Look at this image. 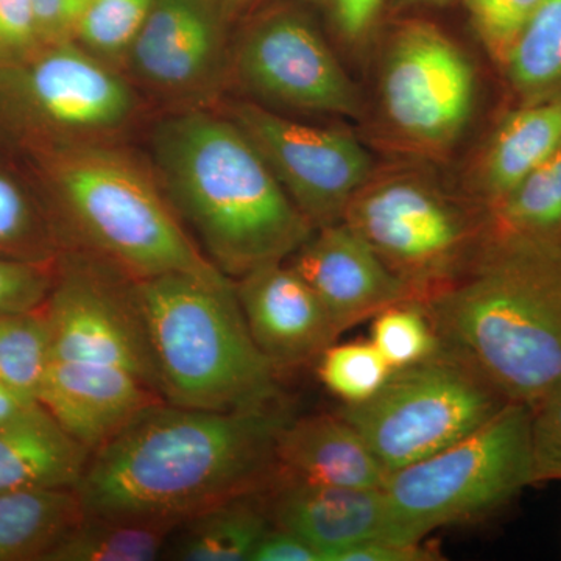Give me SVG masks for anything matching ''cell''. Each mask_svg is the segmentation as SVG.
I'll return each instance as SVG.
<instances>
[{
    "mask_svg": "<svg viewBox=\"0 0 561 561\" xmlns=\"http://www.w3.org/2000/svg\"><path fill=\"white\" fill-rule=\"evenodd\" d=\"M219 2L224 13L227 14L228 21L234 24V22L242 21L243 18L261 9L271 0H219Z\"/></svg>",
    "mask_w": 561,
    "mask_h": 561,
    "instance_id": "cell-41",
    "label": "cell"
},
{
    "mask_svg": "<svg viewBox=\"0 0 561 561\" xmlns=\"http://www.w3.org/2000/svg\"><path fill=\"white\" fill-rule=\"evenodd\" d=\"M284 402L214 412L162 401L91 453L76 491L88 515L180 526L278 476Z\"/></svg>",
    "mask_w": 561,
    "mask_h": 561,
    "instance_id": "cell-1",
    "label": "cell"
},
{
    "mask_svg": "<svg viewBox=\"0 0 561 561\" xmlns=\"http://www.w3.org/2000/svg\"><path fill=\"white\" fill-rule=\"evenodd\" d=\"M46 46L32 0H0V70L28 60Z\"/></svg>",
    "mask_w": 561,
    "mask_h": 561,
    "instance_id": "cell-36",
    "label": "cell"
},
{
    "mask_svg": "<svg viewBox=\"0 0 561 561\" xmlns=\"http://www.w3.org/2000/svg\"><path fill=\"white\" fill-rule=\"evenodd\" d=\"M531 483V408L512 402L448 448L389 472L382 490L391 538L419 542L440 527L482 518Z\"/></svg>",
    "mask_w": 561,
    "mask_h": 561,
    "instance_id": "cell-6",
    "label": "cell"
},
{
    "mask_svg": "<svg viewBox=\"0 0 561 561\" xmlns=\"http://www.w3.org/2000/svg\"><path fill=\"white\" fill-rule=\"evenodd\" d=\"M91 0H32L44 43L72 41L77 25Z\"/></svg>",
    "mask_w": 561,
    "mask_h": 561,
    "instance_id": "cell-37",
    "label": "cell"
},
{
    "mask_svg": "<svg viewBox=\"0 0 561 561\" xmlns=\"http://www.w3.org/2000/svg\"><path fill=\"white\" fill-rule=\"evenodd\" d=\"M522 103L561 102V0H545L502 62Z\"/></svg>",
    "mask_w": 561,
    "mask_h": 561,
    "instance_id": "cell-25",
    "label": "cell"
},
{
    "mask_svg": "<svg viewBox=\"0 0 561 561\" xmlns=\"http://www.w3.org/2000/svg\"><path fill=\"white\" fill-rule=\"evenodd\" d=\"M251 337L276 371L319 360L341 332L316 291L286 261L234 280Z\"/></svg>",
    "mask_w": 561,
    "mask_h": 561,
    "instance_id": "cell-16",
    "label": "cell"
},
{
    "mask_svg": "<svg viewBox=\"0 0 561 561\" xmlns=\"http://www.w3.org/2000/svg\"><path fill=\"white\" fill-rule=\"evenodd\" d=\"M3 101L44 151L124 142L144 111L130 79L73 41L0 70Z\"/></svg>",
    "mask_w": 561,
    "mask_h": 561,
    "instance_id": "cell-9",
    "label": "cell"
},
{
    "mask_svg": "<svg viewBox=\"0 0 561 561\" xmlns=\"http://www.w3.org/2000/svg\"><path fill=\"white\" fill-rule=\"evenodd\" d=\"M150 164L176 216L228 278L289 260L313 232L219 105L162 116L151 127Z\"/></svg>",
    "mask_w": 561,
    "mask_h": 561,
    "instance_id": "cell-2",
    "label": "cell"
},
{
    "mask_svg": "<svg viewBox=\"0 0 561 561\" xmlns=\"http://www.w3.org/2000/svg\"><path fill=\"white\" fill-rule=\"evenodd\" d=\"M90 456L36 402L0 426V493L76 489Z\"/></svg>",
    "mask_w": 561,
    "mask_h": 561,
    "instance_id": "cell-20",
    "label": "cell"
},
{
    "mask_svg": "<svg viewBox=\"0 0 561 561\" xmlns=\"http://www.w3.org/2000/svg\"><path fill=\"white\" fill-rule=\"evenodd\" d=\"M54 262L0 256V316L43 308L54 287Z\"/></svg>",
    "mask_w": 561,
    "mask_h": 561,
    "instance_id": "cell-33",
    "label": "cell"
},
{
    "mask_svg": "<svg viewBox=\"0 0 561 561\" xmlns=\"http://www.w3.org/2000/svg\"><path fill=\"white\" fill-rule=\"evenodd\" d=\"M151 5L153 0H91L72 41L94 57L122 70Z\"/></svg>",
    "mask_w": 561,
    "mask_h": 561,
    "instance_id": "cell-28",
    "label": "cell"
},
{
    "mask_svg": "<svg viewBox=\"0 0 561 561\" xmlns=\"http://www.w3.org/2000/svg\"><path fill=\"white\" fill-rule=\"evenodd\" d=\"M489 213L496 230L561 238V149L516 184Z\"/></svg>",
    "mask_w": 561,
    "mask_h": 561,
    "instance_id": "cell-26",
    "label": "cell"
},
{
    "mask_svg": "<svg viewBox=\"0 0 561 561\" xmlns=\"http://www.w3.org/2000/svg\"><path fill=\"white\" fill-rule=\"evenodd\" d=\"M272 524L300 535L323 561L354 545L391 538L382 489L324 485L276 476L265 490Z\"/></svg>",
    "mask_w": 561,
    "mask_h": 561,
    "instance_id": "cell-18",
    "label": "cell"
},
{
    "mask_svg": "<svg viewBox=\"0 0 561 561\" xmlns=\"http://www.w3.org/2000/svg\"><path fill=\"white\" fill-rule=\"evenodd\" d=\"M36 402L27 401L0 379V426L16 419Z\"/></svg>",
    "mask_w": 561,
    "mask_h": 561,
    "instance_id": "cell-40",
    "label": "cell"
},
{
    "mask_svg": "<svg viewBox=\"0 0 561 561\" xmlns=\"http://www.w3.org/2000/svg\"><path fill=\"white\" fill-rule=\"evenodd\" d=\"M276 461L280 476L324 485L383 489L389 476L339 412L287 421L276 442Z\"/></svg>",
    "mask_w": 561,
    "mask_h": 561,
    "instance_id": "cell-19",
    "label": "cell"
},
{
    "mask_svg": "<svg viewBox=\"0 0 561 561\" xmlns=\"http://www.w3.org/2000/svg\"><path fill=\"white\" fill-rule=\"evenodd\" d=\"M286 262L316 291L341 334L394 302L415 300L370 243L343 220L313 230Z\"/></svg>",
    "mask_w": 561,
    "mask_h": 561,
    "instance_id": "cell-15",
    "label": "cell"
},
{
    "mask_svg": "<svg viewBox=\"0 0 561 561\" xmlns=\"http://www.w3.org/2000/svg\"><path fill=\"white\" fill-rule=\"evenodd\" d=\"M560 149L561 102L522 103L505 114L486 144L476 181L486 210Z\"/></svg>",
    "mask_w": 561,
    "mask_h": 561,
    "instance_id": "cell-21",
    "label": "cell"
},
{
    "mask_svg": "<svg viewBox=\"0 0 561 561\" xmlns=\"http://www.w3.org/2000/svg\"><path fill=\"white\" fill-rule=\"evenodd\" d=\"M55 234L39 216L24 187L0 171V256L54 262Z\"/></svg>",
    "mask_w": 561,
    "mask_h": 561,
    "instance_id": "cell-30",
    "label": "cell"
},
{
    "mask_svg": "<svg viewBox=\"0 0 561 561\" xmlns=\"http://www.w3.org/2000/svg\"><path fill=\"white\" fill-rule=\"evenodd\" d=\"M472 27L500 65L545 0H461Z\"/></svg>",
    "mask_w": 561,
    "mask_h": 561,
    "instance_id": "cell-32",
    "label": "cell"
},
{
    "mask_svg": "<svg viewBox=\"0 0 561 561\" xmlns=\"http://www.w3.org/2000/svg\"><path fill=\"white\" fill-rule=\"evenodd\" d=\"M343 221L423 302L470 271L493 227L489 210L472 209L408 172L373 175Z\"/></svg>",
    "mask_w": 561,
    "mask_h": 561,
    "instance_id": "cell-7",
    "label": "cell"
},
{
    "mask_svg": "<svg viewBox=\"0 0 561 561\" xmlns=\"http://www.w3.org/2000/svg\"><path fill=\"white\" fill-rule=\"evenodd\" d=\"M534 483L561 481V386L531 408Z\"/></svg>",
    "mask_w": 561,
    "mask_h": 561,
    "instance_id": "cell-34",
    "label": "cell"
},
{
    "mask_svg": "<svg viewBox=\"0 0 561 561\" xmlns=\"http://www.w3.org/2000/svg\"><path fill=\"white\" fill-rule=\"evenodd\" d=\"M83 516L76 489L0 493V561H44Z\"/></svg>",
    "mask_w": 561,
    "mask_h": 561,
    "instance_id": "cell-23",
    "label": "cell"
},
{
    "mask_svg": "<svg viewBox=\"0 0 561 561\" xmlns=\"http://www.w3.org/2000/svg\"><path fill=\"white\" fill-rule=\"evenodd\" d=\"M271 527L265 490L242 494L197 513L176 526L162 559L251 561Z\"/></svg>",
    "mask_w": 561,
    "mask_h": 561,
    "instance_id": "cell-22",
    "label": "cell"
},
{
    "mask_svg": "<svg viewBox=\"0 0 561 561\" xmlns=\"http://www.w3.org/2000/svg\"><path fill=\"white\" fill-rule=\"evenodd\" d=\"M176 526L84 513L44 561H151L162 559Z\"/></svg>",
    "mask_w": 561,
    "mask_h": 561,
    "instance_id": "cell-24",
    "label": "cell"
},
{
    "mask_svg": "<svg viewBox=\"0 0 561 561\" xmlns=\"http://www.w3.org/2000/svg\"><path fill=\"white\" fill-rule=\"evenodd\" d=\"M231 39L230 83L271 110L360 117L356 84L309 11L267 2L243 18Z\"/></svg>",
    "mask_w": 561,
    "mask_h": 561,
    "instance_id": "cell-10",
    "label": "cell"
},
{
    "mask_svg": "<svg viewBox=\"0 0 561 561\" xmlns=\"http://www.w3.org/2000/svg\"><path fill=\"white\" fill-rule=\"evenodd\" d=\"M230 25L219 0H153L122 72L171 110L217 106L230 84Z\"/></svg>",
    "mask_w": 561,
    "mask_h": 561,
    "instance_id": "cell-14",
    "label": "cell"
},
{
    "mask_svg": "<svg viewBox=\"0 0 561 561\" xmlns=\"http://www.w3.org/2000/svg\"><path fill=\"white\" fill-rule=\"evenodd\" d=\"M162 401L122 368L69 360L49 362L38 394L39 404L90 453Z\"/></svg>",
    "mask_w": 561,
    "mask_h": 561,
    "instance_id": "cell-17",
    "label": "cell"
},
{
    "mask_svg": "<svg viewBox=\"0 0 561 561\" xmlns=\"http://www.w3.org/2000/svg\"><path fill=\"white\" fill-rule=\"evenodd\" d=\"M323 14L346 47H364L378 31L391 0H301Z\"/></svg>",
    "mask_w": 561,
    "mask_h": 561,
    "instance_id": "cell-35",
    "label": "cell"
},
{
    "mask_svg": "<svg viewBox=\"0 0 561 561\" xmlns=\"http://www.w3.org/2000/svg\"><path fill=\"white\" fill-rule=\"evenodd\" d=\"M512 404L451 351L391 371L381 390L339 411L387 472L442 451Z\"/></svg>",
    "mask_w": 561,
    "mask_h": 561,
    "instance_id": "cell-8",
    "label": "cell"
},
{
    "mask_svg": "<svg viewBox=\"0 0 561 561\" xmlns=\"http://www.w3.org/2000/svg\"><path fill=\"white\" fill-rule=\"evenodd\" d=\"M165 402L201 411L279 404L278 371L251 337L234 279L164 273L131 279Z\"/></svg>",
    "mask_w": 561,
    "mask_h": 561,
    "instance_id": "cell-4",
    "label": "cell"
},
{
    "mask_svg": "<svg viewBox=\"0 0 561 561\" xmlns=\"http://www.w3.org/2000/svg\"><path fill=\"white\" fill-rule=\"evenodd\" d=\"M424 306L440 346L508 401L534 408L561 386V238L491 227L470 271Z\"/></svg>",
    "mask_w": 561,
    "mask_h": 561,
    "instance_id": "cell-3",
    "label": "cell"
},
{
    "mask_svg": "<svg viewBox=\"0 0 561 561\" xmlns=\"http://www.w3.org/2000/svg\"><path fill=\"white\" fill-rule=\"evenodd\" d=\"M391 367L375 343L357 341L332 343L317 360V375L328 390L345 404H359L375 397L387 379Z\"/></svg>",
    "mask_w": 561,
    "mask_h": 561,
    "instance_id": "cell-29",
    "label": "cell"
},
{
    "mask_svg": "<svg viewBox=\"0 0 561 561\" xmlns=\"http://www.w3.org/2000/svg\"><path fill=\"white\" fill-rule=\"evenodd\" d=\"M251 561H323L320 552L300 535L272 524Z\"/></svg>",
    "mask_w": 561,
    "mask_h": 561,
    "instance_id": "cell-39",
    "label": "cell"
},
{
    "mask_svg": "<svg viewBox=\"0 0 561 561\" xmlns=\"http://www.w3.org/2000/svg\"><path fill=\"white\" fill-rule=\"evenodd\" d=\"M397 7L443 5L449 0H391Z\"/></svg>",
    "mask_w": 561,
    "mask_h": 561,
    "instance_id": "cell-42",
    "label": "cell"
},
{
    "mask_svg": "<svg viewBox=\"0 0 561 561\" xmlns=\"http://www.w3.org/2000/svg\"><path fill=\"white\" fill-rule=\"evenodd\" d=\"M435 549L427 548L423 541L402 542L376 538V540L351 546L337 553L334 561H430L437 560Z\"/></svg>",
    "mask_w": 561,
    "mask_h": 561,
    "instance_id": "cell-38",
    "label": "cell"
},
{
    "mask_svg": "<svg viewBox=\"0 0 561 561\" xmlns=\"http://www.w3.org/2000/svg\"><path fill=\"white\" fill-rule=\"evenodd\" d=\"M371 342L391 370L426 359L440 346L426 306L419 300L394 302L376 313Z\"/></svg>",
    "mask_w": 561,
    "mask_h": 561,
    "instance_id": "cell-31",
    "label": "cell"
},
{
    "mask_svg": "<svg viewBox=\"0 0 561 561\" xmlns=\"http://www.w3.org/2000/svg\"><path fill=\"white\" fill-rule=\"evenodd\" d=\"M379 95L387 124L401 139L438 153L467 130L478 79L456 41L430 21L409 20L387 44Z\"/></svg>",
    "mask_w": 561,
    "mask_h": 561,
    "instance_id": "cell-11",
    "label": "cell"
},
{
    "mask_svg": "<svg viewBox=\"0 0 561 561\" xmlns=\"http://www.w3.org/2000/svg\"><path fill=\"white\" fill-rule=\"evenodd\" d=\"M50 362V328L46 311L0 316V379L27 401L38 402Z\"/></svg>",
    "mask_w": 561,
    "mask_h": 561,
    "instance_id": "cell-27",
    "label": "cell"
},
{
    "mask_svg": "<svg viewBox=\"0 0 561 561\" xmlns=\"http://www.w3.org/2000/svg\"><path fill=\"white\" fill-rule=\"evenodd\" d=\"M231 117L313 230L343 220L354 195L375 175L370 151L354 133L306 124L251 101L228 102Z\"/></svg>",
    "mask_w": 561,
    "mask_h": 561,
    "instance_id": "cell-13",
    "label": "cell"
},
{
    "mask_svg": "<svg viewBox=\"0 0 561 561\" xmlns=\"http://www.w3.org/2000/svg\"><path fill=\"white\" fill-rule=\"evenodd\" d=\"M44 153L50 190L77 251L130 279L164 273L224 275L176 216L150 161L124 142Z\"/></svg>",
    "mask_w": 561,
    "mask_h": 561,
    "instance_id": "cell-5",
    "label": "cell"
},
{
    "mask_svg": "<svg viewBox=\"0 0 561 561\" xmlns=\"http://www.w3.org/2000/svg\"><path fill=\"white\" fill-rule=\"evenodd\" d=\"M44 311L50 328V360L122 368L162 397L149 335L131 279L124 273L72 251L58 262Z\"/></svg>",
    "mask_w": 561,
    "mask_h": 561,
    "instance_id": "cell-12",
    "label": "cell"
}]
</instances>
